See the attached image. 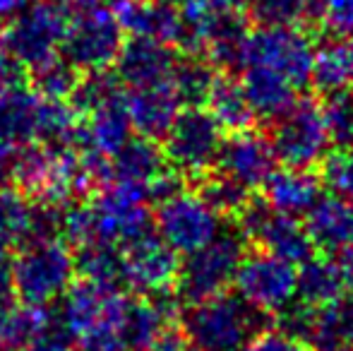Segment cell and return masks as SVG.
Instances as JSON below:
<instances>
[{"instance_id": "f6af8a7d", "label": "cell", "mask_w": 353, "mask_h": 351, "mask_svg": "<svg viewBox=\"0 0 353 351\" xmlns=\"http://www.w3.org/2000/svg\"><path fill=\"white\" fill-rule=\"evenodd\" d=\"M22 351H77V349H74L72 339L61 330V325H56V328L48 330L46 334L34 339L32 344H27Z\"/></svg>"}, {"instance_id": "4dcf8cb0", "label": "cell", "mask_w": 353, "mask_h": 351, "mask_svg": "<svg viewBox=\"0 0 353 351\" xmlns=\"http://www.w3.org/2000/svg\"><path fill=\"white\" fill-rule=\"evenodd\" d=\"M74 272L79 274V279L106 286V289H123L125 286V281H123V250L118 245L103 243V241L77 248Z\"/></svg>"}, {"instance_id": "d590c367", "label": "cell", "mask_w": 353, "mask_h": 351, "mask_svg": "<svg viewBox=\"0 0 353 351\" xmlns=\"http://www.w3.org/2000/svg\"><path fill=\"white\" fill-rule=\"evenodd\" d=\"M317 14V0H250V17L260 27H301Z\"/></svg>"}, {"instance_id": "e575fe53", "label": "cell", "mask_w": 353, "mask_h": 351, "mask_svg": "<svg viewBox=\"0 0 353 351\" xmlns=\"http://www.w3.org/2000/svg\"><path fill=\"white\" fill-rule=\"evenodd\" d=\"M79 80H82L79 70L70 66L63 56L53 58V61L43 63V66L32 70V89L41 99H51V101L72 99Z\"/></svg>"}, {"instance_id": "3957f363", "label": "cell", "mask_w": 353, "mask_h": 351, "mask_svg": "<svg viewBox=\"0 0 353 351\" xmlns=\"http://www.w3.org/2000/svg\"><path fill=\"white\" fill-rule=\"evenodd\" d=\"M72 277L74 255L63 239L24 243L10 265L14 296L22 303L43 305V308L65 296Z\"/></svg>"}, {"instance_id": "6da1fadb", "label": "cell", "mask_w": 353, "mask_h": 351, "mask_svg": "<svg viewBox=\"0 0 353 351\" xmlns=\"http://www.w3.org/2000/svg\"><path fill=\"white\" fill-rule=\"evenodd\" d=\"M183 22L181 46L210 58L214 68L238 70L248 39L250 0H178Z\"/></svg>"}, {"instance_id": "7bdbcfd3", "label": "cell", "mask_w": 353, "mask_h": 351, "mask_svg": "<svg viewBox=\"0 0 353 351\" xmlns=\"http://www.w3.org/2000/svg\"><path fill=\"white\" fill-rule=\"evenodd\" d=\"M245 351H315L307 342H303L301 337L286 332V330H262Z\"/></svg>"}, {"instance_id": "7a4b0ae2", "label": "cell", "mask_w": 353, "mask_h": 351, "mask_svg": "<svg viewBox=\"0 0 353 351\" xmlns=\"http://www.w3.org/2000/svg\"><path fill=\"white\" fill-rule=\"evenodd\" d=\"M270 315L238 294H219L190 303L183 313V334L200 351H245L248 344L267 330Z\"/></svg>"}, {"instance_id": "c3c4849f", "label": "cell", "mask_w": 353, "mask_h": 351, "mask_svg": "<svg viewBox=\"0 0 353 351\" xmlns=\"http://www.w3.org/2000/svg\"><path fill=\"white\" fill-rule=\"evenodd\" d=\"M12 296H14V289H12V279H10V270H5V267L0 265V310L12 303Z\"/></svg>"}, {"instance_id": "d4e9b609", "label": "cell", "mask_w": 353, "mask_h": 351, "mask_svg": "<svg viewBox=\"0 0 353 351\" xmlns=\"http://www.w3.org/2000/svg\"><path fill=\"white\" fill-rule=\"evenodd\" d=\"M303 342H307L315 351L353 349V294H346L327 308H310Z\"/></svg>"}, {"instance_id": "83f0119b", "label": "cell", "mask_w": 353, "mask_h": 351, "mask_svg": "<svg viewBox=\"0 0 353 351\" xmlns=\"http://www.w3.org/2000/svg\"><path fill=\"white\" fill-rule=\"evenodd\" d=\"M166 157L163 150L149 137H130L116 154L111 157V174L118 183L147 188L163 171Z\"/></svg>"}, {"instance_id": "484cf974", "label": "cell", "mask_w": 353, "mask_h": 351, "mask_svg": "<svg viewBox=\"0 0 353 351\" xmlns=\"http://www.w3.org/2000/svg\"><path fill=\"white\" fill-rule=\"evenodd\" d=\"M243 89L255 116L265 121H279L298 103V87L286 77L262 68L243 70Z\"/></svg>"}, {"instance_id": "9c48e42d", "label": "cell", "mask_w": 353, "mask_h": 351, "mask_svg": "<svg viewBox=\"0 0 353 351\" xmlns=\"http://www.w3.org/2000/svg\"><path fill=\"white\" fill-rule=\"evenodd\" d=\"M236 229L245 241H252L262 250L286 263L303 265L315 253V243L307 234L305 221L272 210L265 200L248 202L236 217Z\"/></svg>"}, {"instance_id": "7402d4cb", "label": "cell", "mask_w": 353, "mask_h": 351, "mask_svg": "<svg viewBox=\"0 0 353 351\" xmlns=\"http://www.w3.org/2000/svg\"><path fill=\"white\" fill-rule=\"evenodd\" d=\"M351 289V279L346 274L339 258H315L312 255L307 263L298 270V301L301 305L312 310L327 308L341 301Z\"/></svg>"}, {"instance_id": "11a10c76", "label": "cell", "mask_w": 353, "mask_h": 351, "mask_svg": "<svg viewBox=\"0 0 353 351\" xmlns=\"http://www.w3.org/2000/svg\"><path fill=\"white\" fill-rule=\"evenodd\" d=\"M336 351H353V349H336Z\"/></svg>"}, {"instance_id": "8fae6325", "label": "cell", "mask_w": 353, "mask_h": 351, "mask_svg": "<svg viewBox=\"0 0 353 351\" xmlns=\"http://www.w3.org/2000/svg\"><path fill=\"white\" fill-rule=\"evenodd\" d=\"M128 305L130 299L123 294V289H106L77 279L63 296L58 325L72 342L94 332H121Z\"/></svg>"}, {"instance_id": "9a60e30c", "label": "cell", "mask_w": 353, "mask_h": 351, "mask_svg": "<svg viewBox=\"0 0 353 351\" xmlns=\"http://www.w3.org/2000/svg\"><path fill=\"white\" fill-rule=\"evenodd\" d=\"M178 253L154 231L123 248V281L140 296H159L171 291L178 281Z\"/></svg>"}, {"instance_id": "44dd1931", "label": "cell", "mask_w": 353, "mask_h": 351, "mask_svg": "<svg viewBox=\"0 0 353 351\" xmlns=\"http://www.w3.org/2000/svg\"><path fill=\"white\" fill-rule=\"evenodd\" d=\"M128 94V92H125ZM132 137V123L125 108V97L87 113L79 123L77 150L113 157Z\"/></svg>"}, {"instance_id": "f546056e", "label": "cell", "mask_w": 353, "mask_h": 351, "mask_svg": "<svg viewBox=\"0 0 353 351\" xmlns=\"http://www.w3.org/2000/svg\"><path fill=\"white\" fill-rule=\"evenodd\" d=\"M207 111L214 116V121L223 128V132H243L250 130L252 121H255V111H252L250 101L245 97L243 82L233 80V77H219L214 82L210 99H207Z\"/></svg>"}, {"instance_id": "4fadbf2b", "label": "cell", "mask_w": 353, "mask_h": 351, "mask_svg": "<svg viewBox=\"0 0 353 351\" xmlns=\"http://www.w3.org/2000/svg\"><path fill=\"white\" fill-rule=\"evenodd\" d=\"M236 294L262 313H283L298 299V267L267 250L248 253L236 274Z\"/></svg>"}, {"instance_id": "681fc988", "label": "cell", "mask_w": 353, "mask_h": 351, "mask_svg": "<svg viewBox=\"0 0 353 351\" xmlns=\"http://www.w3.org/2000/svg\"><path fill=\"white\" fill-rule=\"evenodd\" d=\"M32 3V0H0V22H5V19H12L17 12H22L27 5Z\"/></svg>"}, {"instance_id": "b9f144b4", "label": "cell", "mask_w": 353, "mask_h": 351, "mask_svg": "<svg viewBox=\"0 0 353 351\" xmlns=\"http://www.w3.org/2000/svg\"><path fill=\"white\" fill-rule=\"evenodd\" d=\"M317 17L332 34H353V0H317Z\"/></svg>"}, {"instance_id": "5bb4252c", "label": "cell", "mask_w": 353, "mask_h": 351, "mask_svg": "<svg viewBox=\"0 0 353 351\" xmlns=\"http://www.w3.org/2000/svg\"><path fill=\"white\" fill-rule=\"evenodd\" d=\"M147 188L118 183L101 188L92 202L97 212L99 241L111 245H128L152 231V212L147 205Z\"/></svg>"}, {"instance_id": "277c9868", "label": "cell", "mask_w": 353, "mask_h": 351, "mask_svg": "<svg viewBox=\"0 0 353 351\" xmlns=\"http://www.w3.org/2000/svg\"><path fill=\"white\" fill-rule=\"evenodd\" d=\"M68 24L70 17L56 0H32L8 22L3 32V46L8 56L24 70H34L58 58Z\"/></svg>"}, {"instance_id": "ba28073f", "label": "cell", "mask_w": 353, "mask_h": 351, "mask_svg": "<svg viewBox=\"0 0 353 351\" xmlns=\"http://www.w3.org/2000/svg\"><path fill=\"white\" fill-rule=\"evenodd\" d=\"M272 147L276 159L291 169H315L330 154L332 137L327 130L322 106L310 99H298V103L279 121H274Z\"/></svg>"}, {"instance_id": "ffe728a7", "label": "cell", "mask_w": 353, "mask_h": 351, "mask_svg": "<svg viewBox=\"0 0 353 351\" xmlns=\"http://www.w3.org/2000/svg\"><path fill=\"white\" fill-rule=\"evenodd\" d=\"M305 226L312 243L322 253H344L353 245V202L327 195L305 214Z\"/></svg>"}, {"instance_id": "bcb514c9", "label": "cell", "mask_w": 353, "mask_h": 351, "mask_svg": "<svg viewBox=\"0 0 353 351\" xmlns=\"http://www.w3.org/2000/svg\"><path fill=\"white\" fill-rule=\"evenodd\" d=\"M22 80H24V68L8 56V51L3 46V37H0V94L8 92V89L19 87Z\"/></svg>"}, {"instance_id": "ab89813d", "label": "cell", "mask_w": 353, "mask_h": 351, "mask_svg": "<svg viewBox=\"0 0 353 351\" xmlns=\"http://www.w3.org/2000/svg\"><path fill=\"white\" fill-rule=\"evenodd\" d=\"M61 236L65 239L68 245L82 248V245L97 243V212L92 202H72L63 210V229Z\"/></svg>"}, {"instance_id": "4316f807", "label": "cell", "mask_w": 353, "mask_h": 351, "mask_svg": "<svg viewBox=\"0 0 353 351\" xmlns=\"http://www.w3.org/2000/svg\"><path fill=\"white\" fill-rule=\"evenodd\" d=\"M312 85L325 94L353 89V34H332L315 46Z\"/></svg>"}, {"instance_id": "f5cc1de1", "label": "cell", "mask_w": 353, "mask_h": 351, "mask_svg": "<svg viewBox=\"0 0 353 351\" xmlns=\"http://www.w3.org/2000/svg\"><path fill=\"white\" fill-rule=\"evenodd\" d=\"M12 241L8 239V236L5 234H0V265L5 263V260H8V255H10V248H12Z\"/></svg>"}, {"instance_id": "816d5d0a", "label": "cell", "mask_w": 353, "mask_h": 351, "mask_svg": "<svg viewBox=\"0 0 353 351\" xmlns=\"http://www.w3.org/2000/svg\"><path fill=\"white\" fill-rule=\"evenodd\" d=\"M339 263L344 265L346 274H349V279H351V286H353V245L346 248L344 253H339Z\"/></svg>"}, {"instance_id": "cb8c5ba5", "label": "cell", "mask_w": 353, "mask_h": 351, "mask_svg": "<svg viewBox=\"0 0 353 351\" xmlns=\"http://www.w3.org/2000/svg\"><path fill=\"white\" fill-rule=\"evenodd\" d=\"M265 202L283 214H307L322 197V181L307 169H286L274 171L262 185Z\"/></svg>"}, {"instance_id": "8d00e7d4", "label": "cell", "mask_w": 353, "mask_h": 351, "mask_svg": "<svg viewBox=\"0 0 353 351\" xmlns=\"http://www.w3.org/2000/svg\"><path fill=\"white\" fill-rule=\"evenodd\" d=\"M34 202H27V195L19 190H0V234L8 236L12 243H27L32 234Z\"/></svg>"}, {"instance_id": "2e32d148", "label": "cell", "mask_w": 353, "mask_h": 351, "mask_svg": "<svg viewBox=\"0 0 353 351\" xmlns=\"http://www.w3.org/2000/svg\"><path fill=\"white\" fill-rule=\"evenodd\" d=\"M276 161L279 159H276L270 137L255 130H243L226 137L216 169L219 174L233 178L243 188L252 190V188L265 185L267 178L276 171Z\"/></svg>"}, {"instance_id": "7dc6e473", "label": "cell", "mask_w": 353, "mask_h": 351, "mask_svg": "<svg viewBox=\"0 0 353 351\" xmlns=\"http://www.w3.org/2000/svg\"><path fill=\"white\" fill-rule=\"evenodd\" d=\"M10 181H12V150L0 147V190H8Z\"/></svg>"}, {"instance_id": "603a6c76", "label": "cell", "mask_w": 353, "mask_h": 351, "mask_svg": "<svg viewBox=\"0 0 353 351\" xmlns=\"http://www.w3.org/2000/svg\"><path fill=\"white\" fill-rule=\"evenodd\" d=\"M41 101L34 89L19 85L0 94V147H17L37 142Z\"/></svg>"}, {"instance_id": "f907efd6", "label": "cell", "mask_w": 353, "mask_h": 351, "mask_svg": "<svg viewBox=\"0 0 353 351\" xmlns=\"http://www.w3.org/2000/svg\"><path fill=\"white\" fill-rule=\"evenodd\" d=\"M58 5H63L65 10H77V12H84V10H97L103 8L108 0H56Z\"/></svg>"}, {"instance_id": "f35d334b", "label": "cell", "mask_w": 353, "mask_h": 351, "mask_svg": "<svg viewBox=\"0 0 353 351\" xmlns=\"http://www.w3.org/2000/svg\"><path fill=\"white\" fill-rule=\"evenodd\" d=\"M200 195L205 197L221 217L223 214L238 217L243 212V207L250 202V190L223 174H216L212 178L205 176L202 188H200Z\"/></svg>"}, {"instance_id": "e0dca14e", "label": "cell", "mask_w": 353, "mask_h": 351, "mask_svg": "<svg viewBox=\"0 0 353 351\" xmlns=\"http://www.w3.org/2000/svg\"><path fill=\"white\" fill-rule=\"evenodd\" d=\"M113 14L132 39H154L168 46L183 41L181 10L173 0H118Z\"/></svg>"}, {"instance_id": "8992f818", "label": "cell", "mask_w": 353, "mask_h": 351, "mask_svg": "<svg viewBox=\"0 0 353 351\" xmlns=\"http://www.w3.org/2000/svg\"><path fill=\"white\" fill-rule=\"evenodd\" d=\"M312 63L315 46L301 27H257L245 39L241 70L262 68L303 87L312 82Z\"/></svg>"}, {"instance_id": "f1b7e54d", "label": "cell", "mask_w": 353, "mask_h": 351, "mask_svg": "<svg viewBox=\"0 0 353 351\" xmlns=\"http://www.w3.org/2000/svg\"><path fill=\"white\" fill-rule=\"evenodd\" d=\"M51 310L43 305L29 303H10L0 310V349L3 351H22L27 344L46 334L56 328Z\"/></svg>"}, {"instance_id": "ee69618b", "label": "cell", "mask_w": 353, "mask_h": 351, "mask_svg": "<svg viewBox=\"0 0 353 351\" xmlns=\"http://www.w3.org/2000/svg\"><path fill=\"white\" fill-rule=\"evenodd\" d=\"M183 183H185V176H181L176 169H163L161 174L147 185V197L152 202H157V205H161V202L171 200L173 195L185 190Z\"/></svg>"}, {"instance_id": "d6986e66", "label": "cell", "mask_w": 353, "mask_h": 351, "mask_svg": "<svg viewBox=\"0 0 353 351\" xmlns=\"http://www.w3.org/2000/svg\"><path fill=\"white\" fill-rule=\"evenodd\" d=\"M181 97L173 82H161L152 87H137L125 94V108L130 116L132 130L149 140L163 137L176 118L181 116Z\"/></svg>"}, {"instance_id": "836d02e7", "label": "cell", "mask_w": 353, "mask_h": 351, "mask_svg": "<svg viewBox=\"0 0 353 351\" xmlns=\"http://www.w3.org/2000/svg\"><path fill=\"white\" fill-rule=\"evenodd\" d=\"M123 97H125V89H123L121 77L108 70H99L87 72V77L79 80L70 103L77 108L79 116H87V113L97 111V108L106 106V103L118 101Z\"/></svg>"}, {"instance_id": "ac0fdd59", "label": "cell", "mask_w": 353, "mask_h": 351, "mask_svg": "<svg viewBox=\"0 0 353 351\" xmlns=\"http://www.w3.org/2000/svg\"><path fill=\"white\" fill-rule=\"evenodd\" d=\"M178 56L168 43L154 39H130L116 61V75L130 89L171 82Z\"/></svg>"}, {"instance_id": "30bf717a", "label": "cell", "mask_w": 353, "mask_h": 351, "mask_svg": "<svg viewBox=\"0 0 353 351\" xmlns=\"http://www.w3.org/2000/svg\"><path fill=\"white\" fill-rule=\"evenodd\" d=\"M113 10H84L68 24L61 53L82 72H99L116 66L125 39Z\"/></svg>"}, {"instance_id": "52a82bcc", "label": "cell", "mask_w": 353, "mask_h": 351, "mask_svg": "<svg viewBox=\"0 0 353 351\" xmlns=\"http://www.w3.org/2000/svg\"><path fill=\"white\" fill-rule=\"evenodd\" d=\"M223 142V128L212 113L202 106H188L163 135L161 150L171 169L181 176L205 178L212 166H216Z\"/></svg>"}, {"instance_id": "5b68a950", "label": "cell", "mask_w": 353, "mask_h": 351, "mask_svg": "<svg viewBox=\"0 0 353 351\" xmlns=\"http://www.w3.org/2000/svg\"><path fill=\"white\" fill-rule=\"evenodd\" d=\"M245 243L241 231H221L210 245L195 250L181 263L176 289L181 301L200 303L226 294L231 284H236L238 267L245 258Z\"/></svg>"}, {"instance_id": "7c38bea8", "label": "cell", "mask_w": 353, "mask_h": 351, "mask_svg": "<svg viewBox=\"0 0 353 351\" xmlns=\"http://www.w3.org/2000/svg\"><path fill=\"white\" fill-rule=\"evenodd\" d=\"M221 231V214L200 192L183 190L157 210V234L176 253H195L210 245Z\"/></svg>"}, {"instance_id": "db71d44e", "label": "cell", "mask_w": 353, "mask_h": 351, "mask_svg": "<svg viewBox=\"0 0 353 351\" xmlns=\"http://www.w3.org/2000/svg\"><path fill=\"white\" fill-rule=\"evenodd\" d=\"M176 351H200V349H197V347H192V344H188V342H183L181 347H178Z\"/></svg>"}, {"instance_id": "1f68e13d", "label": "cell", "mask_w": 353, "mask_h": 351, "mask_svg": "<svg viewBox=\"0 0 353 351\" xmlns=\"http://www.w3.org/2000/svg\"><path fill=\"white\" fill-rule=\"evenodd\" d=\"M219 80L216 68L210 58L190 53L188 58H178L173 70V89L181 97L183 106H205L214 82Z\"/></svg>"}, {"instance_id": "74e56055", "label": "cell", "mask_w": 353, "mask_h": 351, "mask_svg": "<svg viewBox=\"0 0 353 351\" xmlns=\"http://www.w3.org/2000/svg\"><path fill=\"white\" fill-rule=\"evenodd\" d=\"M327 130H330L332 145L339 150H353V92L327 94L322 103Z\"/></svg>"}, {"instance_id": "d6a6232c", "label": "cell", "mask_w": 353, "mask_h": 351, "mask_svg": "<svg viewBox=\"0 0 353 351\" xmlns=\"http://www.w3.org/2000/svg\"><path fill=\"white\" fill-rule=\"evenodd\" d=\"M79 137V113L68 101H51L43 99L39 113L37 142L48 147H74Z\"/></svg>"}, {"instance_id": "60d3db41", "label": "cell", "mask_w": 353, "mask_h": 351, "mask_svg": "<svg viewBox=\"0 0 353 351\" xmlns=\"http://www.w3.org/2000/svg\"><path fill=\"white\" fill-rule=\"evenodd\" d=\"M320 181L332 195L353 202V150H336L325 157Z\"/></svg>"}]
</instances>
